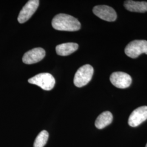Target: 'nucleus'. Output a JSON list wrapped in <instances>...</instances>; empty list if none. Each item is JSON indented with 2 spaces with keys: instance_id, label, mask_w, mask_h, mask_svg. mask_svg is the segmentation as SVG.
Returning a JSON list of instances; mask_svg holds the SVG:
<instances>
[{
  "instance_id": "0eeeda50",
  "label": "nucleus",
  "mask_w": 147,
  "mask_h": 147,
  "mask_svg": "<svg viewBox=\"0 0 147 147\" xmlns=\"http://www.w3.org/2000/svg\"><path fill=\"white\" fill-rule=\"evenodd\" d=\"M93 12L95 16L105 21H115L117 18L116 11L108 5H96L93 8Z\"/></svg>"
},
{
  "instance_id": "7ed1b4c3",
  "label": "nucleus",
  "mask_w": 147,
  "mask_h": 147,
  "mask_svg": "<svg viewBox=\"0 0 147 147\" xmlns=\"http://www.w3.org/2000/svg\"><path fill=\"white\" fill-rule=\"evenodd\" d=\"M31 84H36L45 90H50L55 84V79L50 73H43L38 74L28 80Z\"/></svg>"
},
{
  "instance_id": "6e6552de",
  "label": "nucleus",
  "mask_w": 147,
  "mask_h": 147,
  "mask_svg": "<svg viewBox=\"0 0 147 147\" xmlns=\"http://www.w3.org/2000/svg\"><path fill=\"white\" fill-rule=\"evenodd\" d=\"M147 119V106L138 107L129 116L128 123L131 127H136Z\"/></svg>"
},
{
  "instance_id": "f8f14e48",
  "label": "nucleus",
  "mask_w": 147,
  "mask_h": 147,
  "mask_svg": "<svg viewBox=\"0 0 147 147\" xmlns=\"http://www.w3.org/2000/svg\"><path fill=\"white\" fill-rule=\"evenodd\" d=\"M112 121V114L109 111H105L98 117L95 122V125L98 129H102L110 125Z\"/></svg>"
},
{
  "instance_id": "f03ea898",
  "label": "nucleus",
  "mask_w": 147,
  "mask_h": 147,
  "mask_svg": "<svg viewBox=\"0 0 147 147\" xmlns=\"http://www.w3.org/2000/svg\"><path fill=\"white\" fill-rule=\"evenodd\" d=\"M94 69L89 64H86L78 70L75 73L74 83L75 86L82 87L88 84L92 78Z\"/></svg>"
},
{
  "instance_id": "423d86ee",
  "label": "nucleus",
  "mask_w": 147,
  "mask_h": 147,
  "mask_svg": "<svg viewBox=\"0 0 147 147\" xmlns=\"http://www.w3.org/2000/svg\"><path fill=\"white\" fill-rule=\"evenodd\" d=\"M39 5V1L38 0L28 1L23 7L19 14L18 18V22L20 24H23L28 20L37 10Z\"/></svg>"
},
{
  "instance_id": "39448f33",
  "label": "nucleus",
  "mask_w": 147,
  "mask_h": 147,
  "mask_svg": "<svg viewBox=\"0 0 147 147\" xmlns=\"http://www.w3.org/2000/svg\"><path fill=\"white\" fill-rule=\"evenodd\" d=\"M110 79L112 84L121 89L128 88L131 84V77L124 72H114L111 75Z\"/></svg>"
},
{
  "instance_id": "9b49d317",
  "label": "nucleus",
  "mask_w": 147,
  "mask_h": 147,
  "mask_svg": "<svg viewBox=\"0 0 147 147\" xmlns=\"http://www.w3.org/2000/svg\"><path fill=\"white\" fill-rule=\"evenodd\" d=\"M79 45L75 42H67L59 44L56 47V53L59 56H66L76 51Z\"/></svg>"
},
{
  "instance_id": "ddd939ff",
  "label": "nucleus",
  "mask_w": 147,
  "mask_h": 147,
  "mask_svg": "<svg viewBox=\"0 0 147 147\" xmlns=\"http://www.w3.org/2000/svg\"><path fill=\"white\" fill-rule=\"evenodd\" d=\"M49 138V133L46 130L40 132L37 136L33 144V147H44Z\"/></svg>"
},
{
  "instance_id": "20e7f679",
  "label": "nucleus",
  "mask_w": 147,
  "mask_h": 147,
  "mask_svg": "<svg viewBox=\"0 0 147 147\" xmlns=\"http://www.w3.org/2000/svg\"><path fill=\"white\" fill-rule=\"evenodd\" d=\"M125 53L132 58H137L144 53L147 55V40H135L129 42L125 49Z\"/></svg>"
},
{
  "instance_id": "f257e3e1",
  "label": "nucleus",
  "mask_w": 147,
  "mask_h": 147,
  "mask_svg": "<svg viewBox=\"0 0 147 147\" xmlns=\"http://www.w3.org/2000/svg\"><path fill=\"white\" fill-rule=\"evenodd\" d=\"M52 26L56 30L64 31H77L81 28V24L77 19L65 14L55 16L52 21Z\"/></svg>"
},
{
  "instance_id": "1a4fd4ad",
  "label": "nucleus",
  "mask_w": 147,
  "mask_h": 147,
  "mask_svg": "<svg viewBox=\"0 0 147 147\" xmlns=\"http://www.w3.org/2000/svg\"><path fill=\"white\" fill-rule=\"evenodd\" d=\"M45 56V51L41 47H37L25 53L22 57V61L27 64H32L40 62Z\"/></svg>"
},
{
  "instance_id": "4468645a",
  "label": "nucleus",
  "mask_w": 147,
  "mask_h": 147,
  "mask_svg": "<svg viewBox=\"0 0 147 147\" xmlns=\"http://www.w3.org/2000/svg\"><path fill=\"white\" fill-rule=\"evenodd\" d=\"M146 147H147V144H146Z\"/></svg>"
},
{
  "instance_id": "9d476101",
  "label": "nucleus",
  "mask_w": 147,
  "mask_h": 147,
  "mask_svg": "<svg viewBox=\"0 0 147 147\" xmlns=\"http://www.w3.org/2000/svg\"><path fill=\"white\" fill-rule=\"evenodd\" d=\"M124 5L127 10L132 12L144 13L147 11V2L128 0L124 2Z\"/></svg>"
}]
</instances>
